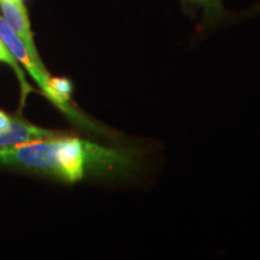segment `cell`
Returning a JSON list of instances; mask_svg holds the SVG:
<instances>
[{"label":"cell","instance_id":"cell-5","mask_svg":"<svg viewBox=\"0 0 260 260\" xmlns=\"http://www.w3.org/2000/svg\"><path fill=\"white\" fill-rule=\"evenodd\" d=\"M181 5L184 11L189 15L201 12L203 29L216 27L217 24L222 23L226 17L223 0H181Z\"/></svg>","mask_w":260,"mask_h":260},{"label":"cell","instance_id":"cell-2","mask_svg":"<svg viewBox=\"0 0 260 260\" xmlns=\"http://www.w3.org/2000/svg\"><path fill=\"white\" fill-rule=\"evenodd\" d=\"M0 39L5 42V45L12 52V54H14L18 63L23 65L25 70L34 79L35 82L39 84L42 93H44L47 81L50 79V74H48L46 68L41 67L34 60L24 42L12 30L3 16H0Z\"/></svg>","mask_w":260,"mask_h":260},{"label":"cell","instance_id":"cell-4","mask_svg":"<svg viewBox=\"0 0 260 260\" xmlns=\"http://www.w3.org/2000/svg\"><path fill=\"white\" fill-rule=\"evenodd\" d=\"M58 134H60V133L40 128V126L24 122L23 119L15 118L14 128L6 134H0V147L15 146L23 144V142L32 141V140L52 138V136H56Z\"/></svg>","mask_w":260,"mask_h":260},{"label":"cell","instance_id":"cell-3","mask_svg":"<svg viewBox=\"0 0 260 260\" xmlns=\"http://www.w3.org/2000/svg\"><path fill=\"white\" fill-rule=\"evenodd\" d=\"M0 9H2L3 17L8 22L12 30L22 39L34 60L41 67H45L35 47L28 11L23 0H0Z\"/></svg>","mask_w":260,"mask_h":260},{"label":"cell","instance_id":"cell-7","mask_svg":"<svg viewBox=\"0 0 260 260\" xmlns=\"http://www.w3.org/2000/svg\"><path fill=\"white\" fill-rule=\"evenodd\" d=\"M15 118L0 110V134H6L14 128Z\"/></svg>","mask_w":260,"mask_h":260},{"label":"cell","instance_id":"cell-8","mask_svg":"<svg viewBox=\"0 0 260 260\" xmlns=\"http://www.w3.org/2000/svg\"><path fill=\"white\" fill-rule=\"evenodd\" d=\"M260 15V0L255 3L254 5H252L251 8H248L245 12H242L240 15L241 18H251V17H256V16Z\"/></svg>","mask_w":260,"mask_h":260},{"label":"cell","instance_id":"cell-6","mask_svg":"<svg viewBox=\"0 0 260 260\" xmlns=\"http://www.w3.org/2000/svg\"><path fill=\"white\" fill-rule=\"evenodd\" d=\"M0 63H5L8 64L9 67H11L17 75L18 80H19V84H21V90H22V104H24L25 99L29 95V93L32 92V88L29 86V83L25 80V76L22 71L21 67H19V63L16 59L12 52L9 50V47L6 46L5 42L0 39Z\"/></svg>","mask_w":260,"mask_h":260},{"label":"cell","instance_id":"cell-1","mask_svg":"<svg viewBox=\"0 0 260 260\" xmlns=\"http://www.w3.org/2000/svg\"><path fill=\"white\" fill-rule=\"evenodd\" d=\"M145 159L129 147H106L65 135L0 147V164L76 183L83 178L129 181L145 169Z\"/></svg>","mask_w":260,"mask_h":260}]
</instances>
